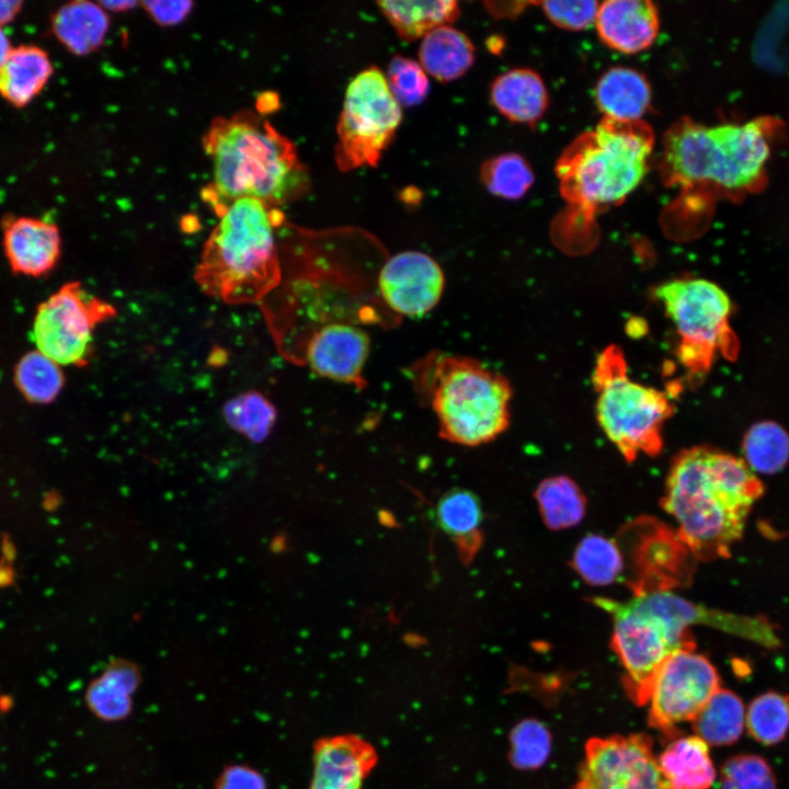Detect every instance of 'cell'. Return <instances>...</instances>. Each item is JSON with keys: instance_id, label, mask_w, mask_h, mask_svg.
<instances>
[{"instance_id": "cell-1", "label": "cell", "mask_w": 789, "mask_h": 789, "mask_svg": "<svg viewBox=\"0 0 789 789\" xmlns=\"http://www.w3.org/2000/svg\"><path fill=\"white\" fill-rule=\"evenodd\" d=\"M764 485L742 458L710 446L681 450L673 459L661 505L696 560L727 558L742 537Z\"/></svg>"}, {"instance_id": "cell-2", "label": "cell", "mask_w": 789, "mask_h": 789, "mask_svg": "<svg viewBox=\"0 0 789 789\" xmlns=\"http://www.w3.org/2000/svg\"><path fill=\"white\" fill-rule=\"evenodd\" d=\"M203 147L213 165L206 194L217 211L245 197L276 207L307 192L309 173L295 145L253 112L215 118Z\"/></svg>"}, {"instance_id": "cell-3", "label": "cell", "mask_w": 789, "mask_h": 789, "mask_svg": "<svg viewBox=\"0 0 789 789\" xmlns=\"http://www.w3.org/2000/svg\"><path fill=\"white\" fill-rule=\"evenodd\" d=\"M775 124L769 117L714 126L686 117L677 121L662 139L659 173L663 184L682 193L754 192L765 180L768 137Z\"/></svg>"}, {"instance_id": "cell-4", "label": "cell", "mask_w": 789, "mask_h": 789, "mask_svg": "<svg viewBox=\"0 0 789 789\" xmlns=\"http://www.w3.org/2000/svg\"><path fill=\"white\" fill-rule=\"evenodd\" d=\"M218 215L194 279L206 295L226 304H261L282 279L276 231L283 214L245 197L225 205Z\"/></svg>"}, {"instance_id": "cell-5", "label": "cell", "mask_w": 789, "mask_h": 789, "mask_svg": "<svg viewBox=\"0 0 789 789\" xmlns=\"http://www.w3.org/2000/svg\"><path fill=\"white\" fill-rule=\"evenodd\" d=\"M654 147L651 126L604 117L579 135L556 164L560 194L570 217L587 222L622 202L644 178Z\"/></svg>"}, {"instance_id": "cell-6", "label": "cell", "mask_w": 789, "mask_h": 789, "mask_svg": "<svg viewBox=\"0 0 789 789\" xmlns=\"http://www.w3.org/2000/svg\"><path fill=\"white\" fill-rule=\"evenodd\" d=\"M592 603L613 618L611 647L624 666V687L638 706L648 704L661 664L675 651L695 648L689 627L707 621L708 610L671 591Z\"/></svg>"}, {"instance_id": "cell-7", "label": "cell", "mask_w": 789, "mask_h": 789, "mask_svg": "<svg viewBox=\"0 0 789 789\" xmlns=\"http://www.w3.org/2000/svg\"><path fill=\"white\" fill-rule=\"evenodd\" d=\"M419 368V391L428 400L443 438L477 446L507 428L512 388L504 376L464 356H431Z\"/></svg>"}, {"instance_id": "cell-8", "label": "cell", "mask_w": 789, "mask_h": 789, "mask_svg": "<svg viewBox=\"0 0 789 789\" xmlns=\"http://www.w3.org/2000/svg\"><path fill=\"white\" fill-rule=\"evenodd\" d=\"M592 380L597 422L624 458L631 462L640 454L659 455L663 425L674 413L666 392L630 379L625 354L615 344L598 354Z\"/></svg>"}, {"instance_id": "cell-9", "label": "cell", "mask_w": 789, "mask_h": 789, "mask_svg": "<svg viewBox=\"0 0 789 789\" xmlns=\"http://www.w3.org/2000/svg\"><path fill=\"white\" fill-rule=\"evenodd\" d=\"M654 293L675 325L676 357L689 375L708 373L717 354L735 358L732 306L721 287L704 278H677L659 285Z\"/></svg>"}, {"instance_id": "cell-10", "label": "cell", "mask_w": 789, "mask_h": 789, "mask_svg": "<svg viewBox=\"0 0 789 789\" xmlns=\"http://www.w3.org/2000/svg\"><path fill=\"white\" fill-rule=\"evenodd\" d=\"M400 104L386 76L377 67L357 73L348 83L338 122L334 159L338 168L351 171L376 167L401 123Z\"/></svg>"}, {"instance_id": "cell-11", "label": "cell", "mask_w": 789, "mask_h": 789, "mask_svg": "<svg viewBox=\"0 0 789 789\" xmlns=\"http://www.w3.org/2000/svg\"><path fill=\"white\" fill-rule=\"evenodd\" d=\"M115 315L114 306L69 282L38 305L32 338L37 351L57 364L81 367L92 353L94 329Z\"/></svg>"}, {"instance_id": "cell-12", "label": "cell", "mask_w": 789, "mask_h": 789, "mask_svg": "<svg viewBox=\"0 0 789 789\" xmlns=\"http://www.w3.org/2000/svg\"><path fill=\"white\" fill-rule=\"evenodd\" d=\"M720 688L714 665L695 648L672 653L654 675L648 702L649 723L664 734L693 721Z\"/></svg>"}, {"instance_id": "cell-13", "label": "cell", "mask_w": 789, "mask_h": 789, "mask_svg": "<svg viewBox=\"0 0 789 789\" xmlns=\"http://www.w3.org/2000/svg\"><path fill=\"white\" fill-rule=\"evenodd\" d=\"M572 789H672L644 733L593 737Z\"/></svg>"}, {"instance_id": "cell-14", "label": "cell", "mask_w": 789, "mask_h": 789, "mask_svg": "<svg viewBox=\"0 0 789 789\" xmlns=\"http://www.w3.org/2000/svg\"><path fill=\"white\" fill-rule=\"evenodd\" d=\"M628 549L633 595L670 591L693 576L696 560L677 533L652 518H640L620 535Z\"/></svg>"}, {"instance_id": "cell-15", "label": "cell", "mask_w": 789, "mask_h": 789, "mask_svg": "<svg viewBox=\"0 0 789 789\" xmlns=\"http://www.w3.org/2000/svg\"><path fill=\"white\" fill-rule=\"evenodd\" d=\"M444 274L437 262L419 251H403L389 258L378 276L386 305L401 316H423L433 309L444 289Z\"/></svg>"}, {"instance_id": "cell-16", "label": "cell", "mask_w": 789, "mask_h": 789, "mask_svg": "<svg viewBox=\"0 0 789 789\" xmlns=\"http://www.w3.org/2000/svg\"><path fill=\"white\" fill-rule=\"evenodd\" d=\"M369 353L367 333L353 324L329 323L308 339L306 361L321 377L363 387L362 371Z\"/></svg>"}, {"instance_id": "cell-17", "label": "cell", "mask_w": 789, "mask_h": 789, "mask_svg": "<svg viewBox=\"0 0 789 789\" xmlns=\"http://www.w3.org/2000/svg\"><path fill=\"white\" fill-rule=\"evenodd\" d=\"M2 244L11 270L31 277H42L53 271L61 253L57 225L37 217L4 218Z\"/></svg>"}, {"instance_id": "cell-18", "label": "cell", "mask_w": 789, "mask_h": 789, "mask_svg": "<svg viewBox=\"0 0 789 789\" xmlns=\"http://www.w3.org/2000/svg\"><path fill=\"white\" fill-rule=\"evenodd\" d=\"M376 762L375 748L356 735L320 739L315 744L309 789H362Z\"/></svg>"}, {"instance_id": "cell-19", "label": "cell", "mask_w": 789, "mask_h": 789, "mask_svg": "<svg viewBox=\"0 0 789 789\" xmlns=\"http://www.w3.org/2000/svg\"><path fill=\"white\" fill-rule=\"evenodd\" d=\"M595 26L610 48L634 54L647 49L659 32V13L648 0H609L599 4Z\"/></svg>"}, {"instance_id": "cell-20", "label": "cell", "mask_w": 789, "mask_h": 789, "mask_svg": "<svg viewBox=\"0 0 789 789\" xmlns=\"http://www.w3.org/2000/svg\"><path fill=\"white\" fill-rule=\"evenodd\" d=\"M140 684V667L130 660L115 658L90 682L84 701L99 720L119 722L132 714L134 697Z\"/></svg>"}, {"instance_id": "cell-21", "label": "cell", "mask_w": 789, "mask_h": 789, "mask_svg": "<svg viewBox=\"0 0 789 789\" xmlns=\"http://www.w3.org/2000/svg\"><path fill=\"white\" fill-rule=\"evenodd\" d=\"M53 72L44 48L31 44L13 47L0 65V96L16 108L24 107L44 90Z\"/></svg>"}, {"instance_id": "cell-22", "label": "cell", "mask_w": 789, "mask_h": 789, "mask_svg": "<svg viewBox=\"0 0 789 789\" xmlns=\"http://www.w3.org/2000/svg\"><path fill=\"white\" fill-rule=\"evenodd\" d=\"M491 102L507 119L534 124L548 106V92L534 70L517 68L500 75L491 85Z\"/></svg>"}, {"instance_id": "cell-23", "label": "cell", "mask_w": 789, "mask_h": 789, "mask_svg": "<svg viewBox=\"0 0 789 789\" xmlns=\"http://www.w3.org/2000/svg\"><path fill=\"white\" fill-rule=\"evenodd\" d=\"M595 98L604 117L636 122L641 121L650 106L651 88L645 77L637 70L614 67L599 78Z\"/></svg>"}, {"instance_id": "cell-24", "label": "cell", "mask_w": 789, "mask_h": 789, "mask_svg": "<svg viewBox=\"0 0 789 789\" xmlns=\"http://www.w3.org/2000/svg\"><path fill=\"white\" fill-rule=\"evenodd\" d=\"M658 762L672 789H709L716 780L709 745L697 735L673 740Z\"/></svg>"}, {"instance_id": "cell-25", "label": "cell", "mask_w": 789, "mask_h": 789, "mask_svg": "<svg viewBox=\"0 0 789 789\" xmlns=\"http://www.w3.org/2000/svg\"><path fill=\"white\" fill-rule=\"evenodd\" d=\"M50 27L56 39L68 52L83 56L103 44L108 30V18L100 4L72 1L61 5L53 14Z\"/></svg>"}, {"instance_id": "cell-26", "label": "cell", "mask_w": 789, "mask_h": 789, "mask_svg": "<svg viewBox=\"0 0 789 789\" xmlns=\"http://www.w3.org/2000/svg\"><path fill=\"white\" fill-rule=\"evenodd\" d=\"M474 61V47L469 37L450 25L441 26L422 37L419 64L441 82L464 76Z\"/></svg>"}, {"instance_id": "cell-27", "label": "cell", "mask_w": 789, "mask_h": 789, "mask_svg": "<svg viewBox=\"0 0 789 789\" xmlns=\"http://www.w3.org/2000/svg\"><path fill=\"white\" fill-rule=\"evenodd\" d=\"M377 4L398 36L407 42L449 25L460 13L458 2L454 0L378 1Z\"/></svg>"}, {"instance_id": "cell-28", "label": "cell", "mask_w": 789, "mask_h": 789, "mask_svg": "<svg viewBox=\"0 0 789 789\" xmlns=\"http://www.w3.org/2000/svg\"><path fill=\"white\" fill-rule=\"evenodd\" d=\"M438 527L471 556L481 544L482 506L477 495L465 489L446 492L435 508Z\"/></svg>"}, {"instance_id": "cell-29", "label": "cell", "mask_w": 789, "mask_h": 789, "mask_svg": "<svg viewBox=\"0 0 789 789\" xmlns=\"http://www.w3.org/2000/svg\"><path fill=\"white\" fill-rule=\"evenodd\" d=\"M695 735L709 746H729L742 736L745 707L732 690L719 688L691 721Z\"/></svg>"}, {"instance_id": "cell-30", "label": "cell", "mask_w": 789, "mask_h": 789, "mask_svg": "<svg viewBox=\"0 0 789 789\" xmlns=\"http://www.w3.org/2000/svg\"><path fill=\"white\" fill-rule=\"evenodd\" d=\"M545 525L553 530L576 526L585 516L586 499L567 476L545 479L535 491Z\"/></svg>"}, {"instance_id": "cell-31", "label": "cell", "mask_w": 789, "mask_h": 789, "mask_svg": "<svg viewBox=\"0 0 789 789\" xmlns=\"http://www.w3.org/2000/svg\"><path fill=\"white\" fill-rule=\"evenodd\" d=\"M571 565L586 583L605 586L621 578L625 558L617 541L591 534L578 544Z\"/></svg>"}, {"instance_id": "cell-32", "label": "cell", "mask_w": 789, "mask_h": 789, "mask_svg": "<svg viewBox=\"0 0 789 789\" xmlns=\"http://www.w3.org/2000/svg\"><path fill=\"white\" fill-rule=\"evenodd\" d=\"M743 454L753 472L777 473L789 461V435L774 421L758 422L744 436Z\"/></svg>"}, {"instance_id": "cell-33", "label": "cell", "mask_w": 789, "mask_h": 789, "mask_svg": "<svg viewBox=\"0 0 789 789\" xmlns=\"http://www.w3.org/2000/svg\"><path fill=\"white\" fill-rule=\"evenodd\" d=\"M14 381L27 401L44 404L53 402L60 393L65 376L59 364L36 350L20 358Z\"/></svg>"}, {"instance_id": "cell-34", "label": "cell", "mask_w": 789, "mask_h": 789, "mask_svg": "<svg viewBox=\"0 0 789 789\" xmlns=\"http://www.w3.org/2000/svg\"><path fill=\"white\" fill-rule=\"evenodd\" d=\"M745 728L758 743H780L789 730V696L767 691L755 697L745 710Z\"/></svg>"}, {"instance_id": "cell-35", "label": "cell", "mask_w": 789, "mask_h": 789, "mask_svg": "<svg viewBox=\"0 0 789 789\" xmlns=\"http://www.w3.org/2000/svg\"><path fill=\"white\" fill-rule=\"evenodd\" d=\"M224 416L235 431L252 442H262L275 423L276 410L262 393L248 391L225 404Z\"/></svg>"}, {"instance_id": "cell-36", "label": "cell", "mask_w": 789, "mask_h": 789, "mask_svg": "<svg viewBox=\"0 0 789 789\" xmlns=\"http://www.w3.org/2000/svg\"><path fill=\"white\" fill-rule=\"evenodd\" d=\"M481 180L488 191L506 199L522 197L534 183L528 162L517 153H503L481 167Z\"/></svg>"}, {"instance_id": "cell-37", "label": "cell", "mask_w": 789, "mask_h": 789, "mask_svg": "<svg viewBox=\"0 0 789 789\" xmlns=\"http://www.w3.org/2000/svg\"><path fill=\"white\" fill-rule=\"evenodd\" d=\"M510 761L518 769L530 770L542 766L551 752V734L537 719H525L510 733Z\"/></svg>"}, {"instance_id": "cell-38", "label": "cell", "mask_w": 789, "mask_h": 789, "mask_svg": "<svg viewBox=\"0 0 789 789\" xmlns=\"http://www.w3.org/2000/svg\"><path fill=\"white\" fill-rule=\"evenodd\" d=\"M721 789H777L770 764L756 754L730 757L721 767Z\"/></svg>"}, {"instance_id": "cell-39", "label": "cell", "mask_w": 789, "mask_h": 789, "mask_svg": "<svg viewBox=\"0 0 789 789\" xmlns=\"http://www.w3.org/2000/svg\"><path fill=\"white\" fill-rule=\"evenodd\" d=\"M386 79L400 105H418L425 100L430 91V81L422 66L400 55L390 60Z\"/></svg>"}, {"instance_id": "cell-40", "label": "cell", "mask_w": 789, "mask_h": 789, "mask_svg": "<svg viewBox=\"0 0 789 789\" xmlns=\"http://www.w3.org/2000/svg\"><path fill=\"white\" fill-rule=\"evenodd\" d=\"M597 1H546L541 3L547 18L557 26L580 31L595 24Z\"/></svg>"}, {"instance_id": "cell-41", "label": "cell", "mask_w": 789, "mask_h": 789, "mask_svg": "<svg viewBox=\"0 0 789 789\" xmlns=\"http://www.w3.org/2000/svg\"><path fill=\"white\" fill-rule=\"evenodd\" d=\"M214 789H267L263 774L242 763L226 765L214 782Z\"/></svg>"}, {"instance_id": "cell-42", "label": "cell", "mask_w": 789, "mask_h": 789, "mask_svg": "<svg viewBox=\"0 0 789 789\" xmlns=\"http://www.w3.org/2000/svg\"><path fill=\"white\" fill-rule=\"evenodd\" d=\"M141 5L160 25H173L181 22L191 11V1H145Z\"/></svg>"}, {"instance_id": "cell-43", "label": "cell", "mask_w": 789, "mask_h": 789, "mask_svg": "<svg viewBox=\"0 0 789 789\" xmlns=\"http://www.w3.org/2000/svg\"><path fill=\"white\" fill-rule=\"evenodd\" d=\"M23 2L20 0H0V27L13 22L22 11Z\"/></svg>"}, {"instance_id": "cell-44", "label": "cell", "mask_w": 789, "mask_h": 789, "mask_svg": "<svg viewBox=\"0 0 789 789\" xmlns=\"http://www.w3.org/2000/svg\"><path fill=\"white\" fill-rule=\"evenodd\" d=\"M104 10L124 11L137 4L135 1H104L99 3Z\"/></svg>"}, {"instance_id": "cell-45", "label": "cell", "mask_w": 789, "mask_h": 789, "mask_svg": "<svg viewBox=\"0 0 789 789\" xmlns=\"http://www.w3.org/2000/svg\"><path fill=\"white\" fill-rule=\"evenodd\" d=\"M12 48L9 36L3 27H0V65L5 60Z\"/></svg>"}]
</instances>
